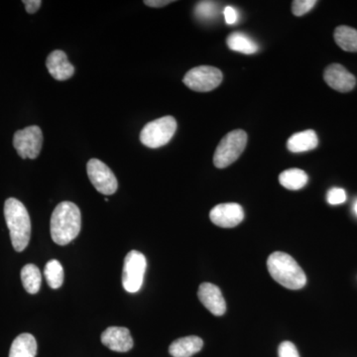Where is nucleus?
<instances>
[{"label":"nucleus","instance_id":"nucleus-1","mask_svg":"<svg viewBox=\"0 0 357 357\" xmlns=\"http://www.w3.org/2000/svg\"><path fill=\"white\" fill-rule=\"evenodd\" d=\"M81 211L77 204L62 202L56 206L51 217V236L59 245L72 243L81 231Z\"/></svg>","mask_w":357,"mask_h":357},{"label":"nucleus","instance_id":"nucleus-2","mask_svg":"<svg viewBox=\"0 0 357 357\" xmlns=\"http://www.w3.org/2000/svg\"><path fill=\"white\" fill-rule=\"evenodd\" d=\"M4 217L13 248L21 252L27 248L31 236V220L27 208L17 199L9 198L4 204Z\"/></svg>","mask_w":357,"mask_h":357},{"label":"nucleus","instance_id":"nucleus-3","mask_svg":"<svg viewBox=\"0 0 357 357\" xmlns=\"http://www.w3.org/2000/svg\"><path fill=\"white\" fill-rule=\"evenodd\" d=\"M267 267L272 278L285 288L299 290L306 285V274L287 253L280 251L272 253L268 258Z\"/></svg>","mask_w":357,"mask_h":357},{"label":"nucleus","instance_id":"nucleus-4","mask_svg":"<svg viewBox=\"0 0 357 357\" xmlns=\"http://www.w3.org/2000/svg\"><path fill=\"white\" fill-rule=\"evenodd\" d=\"M248 144V134L241 129L230 131L220 141L213 155V164L218 169L227 168L243 154Z\"/></svg>","mask_w":357,"mask_h":357},{"label":"nucleus","instance_id":"nucleus-5","mask_svg":"<svg viewBox=\"0 0 357 357\" xmlns=\"http://www.w3.org/2000/svg\"><path fill=\"white\" fill-rule=\"evenodd\" d=\"M177 130V121L173 116H164L148 122L140 133V141L149 148H159L170 142Z\"/></svg>","mask_w":357,"mask_h":357},{"label":"nucleus","instance_id":"nucleus-6","mask_svg":"<svg viewBox=\"0 0 357 357\" xmlns=\"http://www.w3.org/2000/svg\"><path fill=\"white\" fill-rule=\"evenodd\" d=\"M147 261L144 255L131 250L124 259L122 285L126 292L137 293L143 285Z\"/></svg>","mask_w":357,"mask_h":357},{"label":"nucleus","instance_id":"nucleus-7","mask_svg":"<svg viewBox=\"0 0 357 357\" xmlns=\"http://www.w3.org/2000/svg\"><path fill=\"white\" fill-rule=\"evenodd\" d=\"M222 70L211 66H199L192 68L183 79V83L190 89L199 93H208L213 91L222 84Z\"/></svg>","mask_w":357,"mask_h":357},{"label":"nucleus","instance_id":"nucleus-8","mask_svg":"<svg viewBox=\"0 0 357 357\" xmlns=\"http://www.w3.org/2000/svg\"><path fill=\"white\" fill-rule=\"evenodd\" d=\"M43 145V133L37 126H28L16 131L13 137V146L22 159H36Z\"/></svg>","mask_w":357,"mask_h":357},{"label":"nucleus","instance_id":"nucleus-9","mask_svg":"<svg viewBox=\"0 0 357 357\" xmlns=\"http://www.w3.org/2000/svg\"><path fill=\"white\" fill-rule=\"evenodd\" d=\"M89 181L100 194L109 196L117 191L119 183L114 172L98 159H91L86 165Z\"/></svg>","mask_w":357,"mask_h":357},{"label":"nucleus","instance_id":"nucleus-10","mask_svg":"<svg viewBox=\"0 0 357 357\" xmlns=\"http://www.w3.org/2000/svg\"><path fill=\"white\" fill-rule=\"evenodd\" d=\"M210 218L218 227L231 229L243 222L244 211L238 204H220L211 211Z\"/></svg>","mask_w":357,"mask_h":357},{"label":"nucleus","instance_id":"nucleus-11","mask_svg":"<svg viewBox=\"0 0 357 357\" xmlns=\"http://www.w3.org/2000/svg\"><path fill=\"white\" fill-rule=\"evenodd\" d=\"M324 79L331 88L340 93L352 91L356 84V77L340 64H332L326 67Z\"/></svg>","mask_w":357,"mask_h":357},{"label":"nucleus","instance_id":"nucleus-12","mask_svg":"<svg viewBox=\"0 0 357 357\" xmlns=\"http://www.w3.org/2000/svg\"><path fill=\"white\" fill-rule=\"evenodd\" d=\"M102 344L110 351L126 352L133 347V338L128 328L121 326H110L102 335Z\"/></svg>","mask_w":357,"mask_h":357},{"label":"nucleus","instance_id":"nucleus-13","mask_svg":"<svg viewBox=\"0 0 357 357\" xmlns=\"http://www.w3.org/2000/svg\"><path fill=\"white\" fill-rule=\"evenodd\" d=\"M198 297L202 304L215 316H222L227 311V304L223 299L222 291L213 284H202L199 288Z\"/></svg>","mask_w":357,"mask_h":357},{"label":"nucleus","instance_id":"nucleus-14","mask_svg":"<svg viewBox=\"0 0 357 357\" xmlns=\"http://www.w3.org/2000/svg\"><path fill=\"white\" fill-rule=\"evenodd\" d=\"M46 66L51 76L57 81H67L74 76V66L68 61L65 52L61 50L52 52L47 58Z\"/></svg>","mask_w":357,"mask_h":357},{"label":"nucleus","instance_id":"nucleus-15","mask_svg":"<svg viewBox=\"0 0 357 357\" xmlns=\"http://www.w3.org/2000/svg\"><path fill=\"white\" fill-rule=\"evenodd\" d=\"M318 135L312 129L295 133L287 141L288 150L293 153L311 151L318 147Z\"/></svg>","mask_w":357,"mask_h":357},{"label":"nucleus","instance_id":"nucleus-16","mask_svg":"<svg viewBox=\"0 0 357 357\" xmlns=\"http://www.w3.org/2000/svg\"><path fill=\"white\" fill-rule=\"evenodd\" d=\"M204 347L201 337H181L171 344L169 352L173 357H191L198 354Z\"/></svg>","mask_w":357,"mask_h":357},{"label":"nucleus","instance_id":"nucleus-17","mask_svg":"<svg viewBox=\"0 0 357 357\" xmlns=\"http://www.w3.org/2000/svg\"><path fill=\"white\" fill-rule=\"evenodd\" d=\"M37 354V342L30 333H22L13 340L9 357H35Z\"/></svg>","mask_w":357,"mask_h":357},{"label":"nucleus","instance_id":"nucleus-18","mask_svg":"<svg viewBox=\"0 0 357 357\" xmlns=\"http://www.w3.org/2000/svg\"><path fill=\"white\" fill-rule=\"evenodd\" d=\"M227 46L230 50L238 52V53L251 55L259 50L257 43L251 39L248 35L241 32H234L229 35L227 40Z\"/></svg>","mask_w":357,"mask_h":357},{"label":"nucleus","instance_id":"nucleus-19","mask_svg":"<svg viewBox=\"0 0 357 357\" xmlns=\"http://www.w3.org/2000/svg\"><path fill=\"white\" fill-rule=\"evenodd\" d=\"M309 177L301 169H289L283 171L279 176V182L284 188L292 191L302 189L307 185Z\"/></svg>","mask_w":357,"mask_h":357},{"label":"nucleus","instance_id":"nucleus-20","mask_svg":"<svg viewBox=\"0 0 357 357\" xmlns=\"http://www.w3.org/2000/svg\"><path fill=\"white\" fill-rule=\"evenodd\" d=\"M23 287L29 294H37L41 288L42 275L39 268L34 264H27L21 270Z\"/></svg>","mask_w":357,"mask_h":357},{"label":"nucleus","instance_id":"nucleus-21","mask_svg":"<svg viewBox=\"0 0 357 357\" xmlns=\"http://www.w3.org/2000/svg\"><path fill=\"white\" fill-rule=\"evenodd\" d=\"M335 40L344 51L357 52V30L349 26H338L335 31Z\"/></svg>","mask_w":357,"mask_h":357},{"label":"nucleus","instance_id":"nucleus-22","mask_svg":"<svg viewBox=\"0 0 357 357\" xmlns=\"http://www.w3.org/2000/svg\"><path fill=\"white\" fill-rule=\"evenodd\" d=\"M45 278L52 289H59L64 282V269L58 260H50L44 269Z\"/></svg>","mask_w":357,"mask_h":357},{"label":"nucleus","instance_id":"nucleus-23","mask_svg":"<svg viewBox=\"0 0 357 357\" xmlns=\"http://www.w3.org/2000/svg\"><path fill=\"white\" fill-rule=\"evenodd\" d=\"M218 13V4L213 1H201L195 7V15L199 20H213L217 17Z\"/></svg>","mask_w":357,"mask_h":357},{"label":"nucleus","instance_id":"nucleus-24","mask_svg":"<svg viewBox=\"0 0 357 357\" xmlns=\"http://www.w3.org/2000/svg\"><path fill=\"white\" fill-rule=\"evenodd\" d=\"M316 4V0H295L292 3V13L295 16L305 15Z\"/></svg>","mask_w":357,"mask_h":357},{"label":"nucleus","instance_id":"nucleus-25","mask_svg":"<svg viewBox=\"0 0 357 357\" xmlns=\"http://www.w3.org/2000/svg\"><path fill=\"white\" fill-rule=\"evenodd\" d=\"M328 203L337 206V204H344L347 201V192L342 188H333L326 195Z\"/></svg>","mask_w":357,"mask_h":357},{"label":"nucleus","instance_id":"nucleus-26","mask_svg":"<svg viewBox=\"0 0 357 357\" xmlns=\"http://www.w3.org/2000/svg\"><path fill=\"white\" fill-rule=\"evenodd\" d=\"M279 357H300L296 345L290 342H284L279 345Z\"/></svg>","mask_w":357,"mask_h":357},{"label":"nucleus","instance_id":"nucleus-27","mask_svg":"<svg viewBox=\"0 0 357 357\" xmlns=\"http://www.w3.org/2000/svg\"><path fill=\"white\" fill-rule=\"evenodd\" d=\"M223 15H225V22L227 24L232 25L236 23L238 20V14L237 11L232 6H227L223 9Z\"/></svg>","mask_w":357,"mask_h":357},{"label":"nucleus","instance_id":"nucleus-28","mask_svg":"<svg viewBox=\"0 0 357 357\" xmlns=\"http://www.w3.org/2000/svg\"><path fill=\"white\" fill-rule=\"evenodd\" d=\"M23 4L25 6L26 11L29 14H33L41 7L42 1L41 0H24Z\"/></svg>","mask_w":357,"mask_h":357},{"label":"nucleus","instance_id":"nucleus-29","mask_svg":"<svg viewBox=\"0 0 357 357\" xmlns=\"http://www.w3.org/2000/svg\"><path fill=\"white\" fill-rule=\"evenodd\" d=\"M173 0H145L144 4L147 6L155 7V8H160L172 3Z\"/></svg>","mask_w":357,"mask_h":357},{"label":"nucleus","instance_id":"nucleus-30","mask_svg":"<svg viewBox=\"0 0 357 357\" xmlns=\"http://www.w3.org/2000/svg\"><path fill=\"white\" fill-rule=\"evenodd\" d=\"M354 213H356V215H357V199H356V203H354Z\"/></svg>","mask_w":357,"mask_h":357}]
</instances>
